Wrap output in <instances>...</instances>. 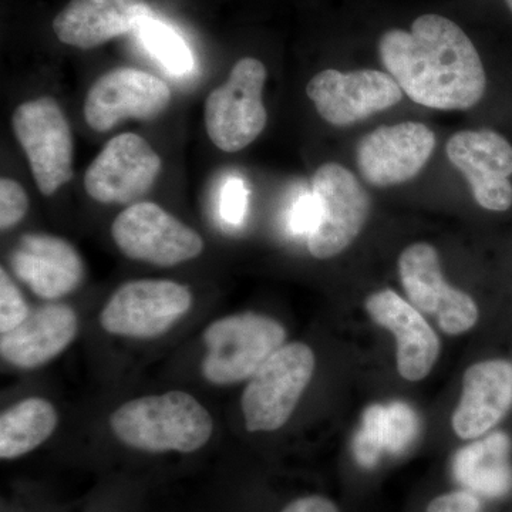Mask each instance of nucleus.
Returning a JSON list of instances; mask_svg holds the SVG:
<instances>
[{"instance_id": "10", "label": "nucleus", "mask_w": 512, "mask_h": 512, "mask_svg": "<svg viewBox=\"0 0 512 512\" xmlns=\"http://www.w3.org/2000/svg\"><path fill=\"white\" fill-rule=\"evenodd\" d=\"M319 116L335 127H349L400 103L403 90L389 73L326 69L306 86Z\"/></svg>"}, {"instance_id": "22", "label": "nucleus", "mask_w": 512, "mask_h": 512, "mask_svg": "<svg viewBox=\"0 0 512 512\" xmlns=\"http://www.w3.org/2000/svg\"><path fill=\"white\" fill-rule=\"evenodd\" d=\"M59 416L52 403L39 397L22 400L0 417V457L13 460L25 456L56 430Z\"/></svg>"}, {"instance_id": "1", "label": "nucleus", "mask_w": 512, "mask_h": 512, "mask_svg": "<svg viewBox=\"0 0 512 512\" xmlns=\"http://www.w3.org/2000/svg\"><path fill=\"white\" fill-rule=\"evenodd\" d=\"M379 55L403 93L421 106L468 110L483 99L487 76L476 46L444 16H420L409 32L387 30Z\"/></svg>"}, {"instance_id": "13", "label": "nucleus", "mask_w": 512, "mask_h": 512, "mask_svg": "<svg viewBox=\"0 0 512 512\" xmlns=\"http://www.w3.org/2000/svg\"><path fill=\"white\" fill-rule=\"evenodd\" d=\"M167 84L143 70H111L99 77L84 101V119L92 130L106 133L127 119L154 120L167 110Z\"/></svg>"}, {"instance_id": "8", "label": "nucleus", "mask_w": 512, "mask_h": 512, "mask_svg": "<svg viewBox=\"0 0 512 512\" xmlns=\"http://www.w3.org/2000/svg\"><path fill=\"white\" fill-rule=\"evenodd\" d=\"M111 237L127 258L163 268L204 251L200 234L153 202H136L121 212L111 225Z\"/></svg>"}, {"instance_id": "12", "label": "nucleus", "mask_w": 512, "mask_h": 512, "mask_svg": "<svg viewBox=\"0 0 512 512\" xmlns=\"http://www.w3.org/2000/svg\"><path fill=\"white\" fill-rule=\"evenodd\" d=\"M400 281L419 312L436 318L447 335H461L476 325L477 303L447 284L436 248L417 242L399 256Z\"/></svg>"}, {"instance_id": "3", "label": "nucleus", "mask_w": 512, "mask_h": 512, "mask_svg": "<svg viewBox=\"0 0 512 512\" xmlns=\"http://www.w3.org/2000/svg\"><path fill=\"white\" fill-rule=\"evenodd\" d=\"M202 339L207 346L202 375L212 384L227 386L251 379L285 345L286 332L269 316L244 312L215 320Z\"/></svg>"}, {"instance_id": "23", "label": "nucleus", "mask_w": 512, "mask_h": 512, "mask_svg": "<svg viewBox=\"0 0 512 512\" xmlns=\"http://www.w3.org/2000/svg\"><path fill=\"white\" fill-rule=\"evenodd\" d=\"M417 416L407 404L372 406L363 414L362 429L357 433L355 450L362 463H373L380 451H402L417 436Z\"/></svg>"}, {"instance_id": "25", "label": "nucleus", "mask_w": 512, "mask_h": 512, "mask_svg": "<svg viewBox=\"0 0 512 512\" xmlns=\"http://www.w3.org/2000/svg\"><path fill=\"white\" fill-rule=\"evenodd\" d=\"M29 306L5 269H0V333L15 329L29 316Z\"/></svg>"}, {"instance_id": "15", "label": "nucleus", "mask_w": 512, "mask_h": 512, "mask_svg": "<svg viewBox=\"0 0 512 512\" xmlns=\"http://www.w3.org/2000/svg\"><path fill=\"white\" fill-rule=\"evenodd\" d=\"M450 163L463 173L474 200L485 210L503 212L512 205V146L493 130H464L446 146Z\"/></svg>"}, {"instance_id": "26", "label": "nucleus", "mask_w": 512, "mask_h": 512, "mask_svg": "<svg viewBox=\"0 0 512 512\" xmlns=\"http://www.w3.org/2000/svg\"><path fill=\"white\" fill-rule=\"evenodd\" d=\"M29 210L25 188L10 178L0 180V228L2 231L18 225Z\"/></svg>"}, {"instance_id": "5", "label": "nucleus", "mask_w": 512, "mask_h": 512, "mask_svg": "<svg viewBox=\"0 0 512 512\" xmlns=\"http://www.w3.org/2000/svg\"><path fill=\"white\" fill-rule=\"evenodd\" d=\"M315 372V355L305 343H288L256 370L242 393L248 431L285 426Z\"/></svg>"}, {"instance_id": "7", "label": "nucleus", "mask_w": 512, "mask_h": 512, "mask_svg": "<svg viewBox=\"0 0 512 512\" xmlns=\"http://www.w3.org/2000/svg\"><path fill=\"white\" fill-rule=\"evenodd\" d=\"M191 305L187 286L168 279H138L113 293L100 313V325L124 338H157L173 328Z\"/></svg>"}, {"instance_id": "17", "label": "nucleus", "mask_w": 512, "mask_h": 512, "mask_svg": "<svg viewBox=\"0 0 512 512\" xmlns=\"http://www.w3.org/2000/svg\"><path fill=\"white\" fill-rule=\"evenodd\" d=\"M366 311L377 325L396 336L400 375L410 382L429 376L439 357L440 342L420 312L390 289L372 293L366 299Z\"/></svg>"}, {"instance_id": "29", "label": "nucleus", "mask_w": 512, "mask_h": 512, "mask_svg": "<svg viewBox=\"0 0 512 512\" xmlns=\"http://www.w3.org/2000/svg\"><path fill=\"white\" fill-rule=\"evenodd\" d=\"M480 500L473 491H453L431 500L426 512H480Z\"/></svg>"}, {"instance_id": "9", "label": "nucleus", "mask_w": 512, "mask_h": 512, "mask_svg": "<svg viewBox=\"0 0 512 512\" xmlns=\"http://www.w3.org/2000/svg\"><path fill=\"white\" fill-rule=\"evenodd\" d=\"M318 200V225L308 238L311 254L329 259L342 254L365 227L370 214L369 194L348 168L336 163L320 165L313 175Z\"/></svg>"}, {"instance_id": "16", "label": "nucleus", "mask_w": 512, "mask_h": 512, "mask_svg": "<svg viewBox=\"0 0 512 512\" xmlns=\"http://www.w3.org/2000/svg\"><path fill=\"white\" fill-rule=\"evenodd\" d=\"M10 266L43 299H59L73 292L86 272L82 256L70 242L43 232L20 238L10 255Z\"/></svg>"}, {"instance_id": "31", "label": "nucleus", "mask_w": 512, "mask_h": 512, "mask_svg": "<svg viewBox=\"0 0 512 512\" xmlns=\"http://www.w3.org/2000/svg\"><path fill=\"white\" fill-rule=\"evenodd\" d=\"M505 3H507L508 8H510L512 12V0H505Z\"/></svg>"}, {"instance_id": "27", "label": "nucleus", "mask_w": 512, "mask_h": 512, "mask_svg": "<svg viewBox=\"0 0 512 512\" xmlns=\"http://www.w3.org/2000/svg\"><path fill=\"white\" fill-rule=\"evenodd\" d=\"M248 210V190L241 178H229L222 188L221 217L229 225L244 224Z\"/></svg>"}, {"instance_id": "21", "label": "nucleus", "mask_w": 512, "mask_h": 512, "mask_svg": "<svg viewBox=\"0 0 512 512\" xmlns=\"http://www.w3.org/2000/svg\"><path fill=\"white\" fill-rule=\"evenodd\" d=\"M511 441L507 434L494 433L467 446L457 454L456 473L471 491L498 497L510 490Z\"/></svg>"}, {"instance_id": "11", "label": "nucleus", "mask_w": 512, "mask_h": 512, "mask_svg": "<svg viewBox=\"0 0 512 512\" xmlns=\"http://www.w3.org/2000/svg\"><path fill=\"white\" fill-rule=\"evenodd\" d=\"M163 161L133 133L111 138L84 175V188L100 204H134L151 190Z\"/></svg>"}, {"instance_id": "4", "label": "nucleus", "mask_w": 512, "mask_h": 512, "mask_svg": "<svg viewBox=\"0 0 512 512\" xmlns=\"http://www.w3.org/2000/svg\"><path fill=\"white\" fill-rule=\"evenodd\" d=\"M266 69L261 60L244 57L232 67L227 82L205 101V127L212 143L237 153L261 136L268 121L262 101Z\"/></svg>"}, {"instance_id": "2", "label": "nucleus", "mask_w": 512, "mask_h": 512, "mask_svg": "<svg viewBox=\"0 0 512 512\" xmlns=\"http://www.w3.org/2000/svg\"><path fill=\"white\" fill-rule=\"evenodd\" d=\"M110 427L117 439L136 450L192 453L211 439L214 423L194 396L174 390L121 404L110 416Z\"/></svg>"}, {"instance_id": "14", "label": "nucleus", "mask_w": 512, "mask_h": 512, "mask_svg": "<svg viewBox=\"0 0 512 512\" xmlns=\"http://www.w3.org/2000/svg\"><path fill=\"white\" fill-rule=\"evenodd\" d=\"M434 147L436 136L424 124L379 127L357 144V168L373 187H393L413 180L429 163Z\"/></svg>"}, {"instance_id": "19", "label": "nucleus", "mask_w": 512, "mask_h": 512, "mask_svg": "<svg viewBox=\"0 0 512 512\" xmlns=\"http://www.w3.org/2000/svg\"><path fill=\"white\" fill-rule=\"evenodd\" d=\"M512 404V365L487 360L468 367L453 429L464 440L477 439L498 423Z\"/></svg>"}, {"instance_id": "6", "label": "nucleus", "mask_w": 512, "mask_h": 512, "mask_svg": "<svg viewBox=\"0 0 512 512\" xmlns=\"http://www.w3.org/2000/svg\"><path fill=\"white\" fill-rule=\"evenodd\" d=\"M13 131L25 150L37 188L55 194L73 177V136L69 121L52 97L25 101L13 113Z\"/></svg>"}, {"instance_id": "28", "label": "nucleus", "mask_w": 512, "mask_h": 512, "mask_svg": "<svg viewBox=\"0 0 512 512\" xmlns=\"http://www.w3.org/2000/svg\"><path fill=\"white\" fill-rule=\"evenodd\" d=\"M320 208L315 195L305 194L293 205L291 228L295 234H309L318 225Z\"/></svg>"}, {"instance_id": "20", "label": "nucleus", "mask_w": 512, "mask_h": 512, "mask_svg": "<svg viewBox=\"0 0 512 512\" xmlns=\"http://www.w3.org/2000/svg\"><path fill=\"white\" fill-rule=\"evenodd\" d=\"M77 329V315L70 306H42L15 329L2 333L0 353L12 366L36 369L59 356L76 338Z\"/></svg>"}, {"instance_id": "18", "label": "nucleus", "mask_w": 512, "mask_h": 512, "mask_svg": "<svg viewBox=\"0 0 512 512\" xmlns=\"http://www.w3.org/2000/svg\"><path fill=\"white\" fill-rule=\"evenodd\" d=\"M148 18L146 0H70L53 20V30L64 45L89 50L137 32Z\"/></svg>"}, {"instance_id": "30", "label": "nucleus", "mask_w": 512, "mask_h": 512, "mask_svg": "<svg viewBox=\"0 0 512 512\" xmlns=\"http://www.w3.org/2000/svg\"><path fill=\"white\" fill-rule=\"evenodd\" d=\"M281 512H340L338 505L323 495H306L296 498Z\"/></svg>"}, {"instance_id": "24", "label": "nucleus", "mask_w": 512, "mask_h": 512, "mask_svg": "<svg viewBox=\"0 0 512 512\" xmlns=\"http://www.w3.org/2000/svg\"><path fill=\"white\" fill-rule=\"evenodd\" d=\"M137 35L148 52L156 57L168 72L185 74L194 67V57L183 37L175 33L170 26L153 19V16L141 23Z\"/></svg>"}]
</instances>
